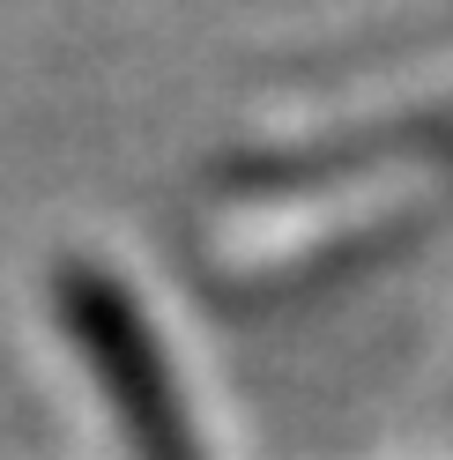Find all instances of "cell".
I'll return each instance as SVG.
<instances>
[{
    "instance_id": "cell-1",
    "label": "cell",
    "mask_w": 453,
    "mask_h": 460,
    "mask_svg": "<svg viewBox=\"0 0 453 460\" xmlns=\"http://www.w3.org/2000/svg\"><path fill=\"white\" fill-rule=\"evenodd\" d=\"M52 305H60L75 349L90 357L127 453L134 460H201V438L186 423L179 379H172V364L156 349L149 312L127 297V282L111 268H97V261H60L52 268Z\"/></svg>"
}]
</instances>
